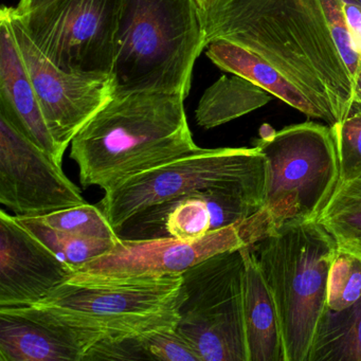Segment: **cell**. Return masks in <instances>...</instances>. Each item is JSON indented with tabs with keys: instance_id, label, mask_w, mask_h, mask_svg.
<instances>
[{
	"instance_id": "obj_1",
	"label": "cell",
	"mask_w": 361,
	"mask_h": 361,
	"mask_svg": "<svg viewBox=\"0 0 361 361\" xmlns=\"http://www.w3.org/2000/svg\"><path fill=\"white\" fill-rule=\"evenodd\" d=\"M202 16L207 46L225 39L252 52L305 92L331 128L350 115L354 82L320 0H219Z\"/></svg>"
},
{
	"instance_id": "obj_2",
	"label": "cell",
	"mask_w": 361,
	"mask_h": 361,
	"mask_svg": "<svg viewBox=\"0 0 361 361\" xmlns=\"http://www.w3.org/2000/svg\"><path fill=\"white\" fill-rule=\"evenodd\" d=\"M185 97L164 92L113 94L71 141L84 188L111 191L128 179L200 147Z\"/></svg>"
},
{
	"instance_id": "obj_3",
	"label": "cell",
	"mask_w": 361,
	"mask_h": 361,
	"mask_svg": "<svg viewBox=\"0 0 361 361\" xmlns=\"http://www.w3.org/2000/svg\"><path fill=\"white\" fill-rule=\"evenodd\" d=\"M183 276L107 284L63 283L30 305L0 307L62 331L84 352L101 341L137 339L178 322Z\"/></svg>"
},
{
	"instance_id": "obj_4",
	"label": "cell",
	"mask_w": 361,
	"mask_h": 361,
	"mask_svg": "<svg viewBox=\"0 0 361 361\" xmlns=\"http://www.w3.org/2000/svg\"><path fill=\"white\" fill-rule=\"evenodd\" d=\"M206 47L198 0H122L114 94L164 92L187 98L194 65Z\"/></svg>"
},
{
	"instance_id": "obj_5",
	"label": "cell",
	"mask_w": 361,
	"mask_h": 361,
	"mask_svg": "<svg viewBox=\"0 0 361 361\" xmlns=\"http://www.w3.org/2000/svg\"><path fill=\"white\" fill-rule=\"evenodd\" d=\"M253 147L266 159L265 200L240 225L245 246L286 224L318 219L341 180L331 126L308 121L274 130L264 124Z\"/></svg>"
},
{
	"instance_id": "obj_6",
	"label": "cell",
	"mask_w": 361,
	"mask_h": 361,
	"mask_svg": "<svg viewBox=\"0 0 361 361\" xmlns=\"http://www.w3.org/2000/svg\"><path fill=\"white\" fill-rule=\"evenodd\" d=\"M249 247L276 303L284 361H308L327 307L337 242L314 219L286 224Z\"/></svg>"
},
{
	"instance_id": "obj_7",
	"label": "cell",
	"mask_w": 361,
	"mask_h": 361,
	"mask_svg": "<svg viewBox=\"0 0 361 361\" xmlns=\"http://www.w3.org/2000/svg\"><path fill=\"white\" fill-rule=\"evenodd\" d=\"M207 189L242 194L263 207L266 159L257 147L202 149L152 169L105 192L98 206L117 231L137 213Z\"/></svg>"
},
{
	"instance_id": "obj_8",
	"label": "cell",
	"mask_w": 361,
	"mask_h": 361,
	"mask_svg": "<svg viewBox=\"0 0 361 361\" xmlns=\"http://www.w3.org/2000/svg\"><path fill=\"white\" fill-rule=\"evenodd\" d=\"M242 248L217 253L181 276L177 331L202 361H249Z\"/></svg>"
},
{
	"instance_id": "obj_9",
	"label": "cell",
	"mask_w": 361,
	"mask_h": 361,
	"mask_svg": "<svg viewBox=\"0 0 361 361\" xmlns=\"http://www.w3.org/2000/svg\"><path fill=\"white\" fill-rule=\"evenodd\" d=\"M122 0H50L20 14L30 39L63 71L111 75Z\"/></svg>"
},
{
	"instance_id": "obj_10",
	"label": "cell",
	"mask_w": 361,
	"mask_h": 361,
	"mask_svg": "<svg viewBox=\"0 0 361 361\" xmlns=\"http://www.w3.org/2000/svg\"><path fill=\"white\" fill-rule=\"evenodd\" d=\"M0 13L9 20L50 132L65 153L75 135L113 97L111 77L59 68L30 39L14 8L3 7Z\"/></svg>"
},
{
	"instance_id": "obj_11",
	"label": "cell",
	"mask_w": 361,
	"mask_h": 361,
	"mask_svg": "<svg viewBox=\"0 0 361 361\" xmlns=\"http://www.w3.org/2000/svg\"><path fill=\"white\" fill-rule=\"evenodd\" d=\"M244 246L240 225L192 240L119 238L109 252L75 270L68 282L107 284L177 276L212 255Z\"/></svg>"
},
{
	"instance_id": "obj_12",
	"label": "cell",
	"mask_w": 361,
	"mask_h": 361,
	"mask_svg": "<svg viewBox=\"0 0 361 361\" xmlns=\"http://www.w3.org/2000/svg\"><path fill=\"white\" fill-rule=\"evenodd\" d=\"M0 202L16 216L37 217L86 204L62 164L0 115Z\"/></svg>"
},
{
	"instance_id": "obj_13",
	"label": "cell",
	"mask_w": 361,
	"mask_h": 361,
	"mask_svg": "<svg viewBox=\"0 0 361 361\" xmlns=\"http://www.w3.org/2000/svg\"><path fill=\"white\" fill-rule=\"evenodd\" d=\"M259 209L257 202L235 192L202 190L137 213L117 230V234L123 240H197L216 230L240 225Z\"/></svg>"
},
{
	"instance_id": "obj_14",
	"label": "cell",
	"mask_w": 361,
	"mask_h": 361,
	"mask_svg": "<svg viewBox=\"0 0 361 361\" xmlns=\"http://www.w3.org/2000/svg\"><path fill=\"white\" fill-rule=\"evenodd\" d=\"M73 272L16 215L0 211V307L37 303L67 282Z\"/></svg>"
},
{
	"instance_id": "obj_15",
	"label": "cell",
	"mask_w": 361,
	"mask_h": 361,
	"mask_svg": "<svg viewBox=\"0 0 361 361\" xmlns=\"http://www.w3.org/2000/svg\"><path fill=\"white\" fill-rule=\"evenodd\" d=\"M0 115L62 164L64 153L50 132L13 31L3 13H0Z\"/></svg>"
},
{
	"instance_id": "obj_16",
	"label": "cell",
	"mask_w": 361,
	"mask_h": 361,
	"mask_svg": "<svg viewBox=\"0 0 361 361\" xmlns=\"http://www.w3.org/2000/svg\"><path fill=\"white\" fill-rule=\"evenodd\" d=\"M244 255V319L249 361H284L276 303L250 247Z\"/></svg>"
},
{
	"instance_id": "obj_17",
	"label": "cell",
	"mask_w": 361,
	"mask_h": 361,
	"mask_svg": "<svg viewBox=\"0 0 361 361\" xmlns=\"http://www.w3.org/2000/svg\"><path fill=\"white\" fill-rule=\"evenodd\" d=\"M206 54L223 71L249 80L307 117L322 120L331 128V118L305 92L249 50L217 39L207 46Z\"/></svg>"
},
{
	"instance_id": "obj_18",
	"label": "cell",
	"mask_w": 361,
	"mask_h": 361,
	"mask_svg": "<svg viewBox=\"0 0 361 361\" xmlns=\"http://www.w3.org/2000/svg\"><path fill=\"white\" fill-rule=\"evenodd\" d=\"M85 352L62 331L0 312V361H83Z\"/></svg>"
},
{
	"instance_id": "obj_19",
	"label": "cell",
	"mask_w": 361,
	"mask_h": 361,
	"mask_svg": "<svg viewBox=\"0 0 361 361\" xmlns=\"http://www.w3.org/2000/svg\"><path fill=\"white\" fill-rule=\"evenodd\" d=\"M271 99L266 90L240 75H223L200 98L196 122L211 130L265 106Z\"/></svg>"
},
{
	"instance_id": "obj_20",
	"label": "cell",
	"mask_w": 361,
	"mask_h": 361,
	"mask_svg": "<svg viewBox=\"0 0 361 361\" xmlns=\"http://www.w3.org/2000/svg\"><path fill=\"white\" fill-rule=\"evenodd\" d=\"M308 361H361V298L350 307H326Z\"/></svg>"
},
{
	"instance_id": "obj_21",
	"label": "cell",
	"mask_w": 361,
	"mask_h": 361,
	"mask_svg": "<svg viewBox=\"0 0 361 361\" xmlns=\"http://www.w3.org/2000/svg\"><path fill=\"white\" fill-rule=\"evenodd\" d=\"M317 221L333 235L340 250L361 259V173L340 181Z\"/></svg>"
},
{
	"instance_id": "obj_22",
	"label": "cell",
	"mask_w": 361,
	"mask_h": 361,
	"mask_svg": "<svg viewBox=\"0 0 361 361\" xmlns=\"http://www.w3.org/2000/svg\"><path fill=\"white\" fill-rule=\"evenodd\" d=\"M16 219L73 271L92 259L109 252L116 243L81 238L48 227L35 217L16 216Z\"/></svg>"
},
{
	"instance_id": "obj_23",
	"label": "cell",
	"mask_w": 361,
	"mask_h": 361,
	"mask_svg": "<svg viewBox=\"0 0 361 361\" xmlns=\"http://www.w3.org/2000/svg\"><path fill=\"white\" fill-rule=\"evenodd\" d=\"M48 227L73 235L117 243L119 235L98 204L86 202L73 208L35 217Z\"/></svg>"
},
{
	"instance_id": "obj_24",
	"label": "cell",
	"mask_w": 361,
	"mask_h": 361,
	"mask_svg": "<svg viewBox=\"0 0 361 361\" xmlns=\"http://www.w3.org/2000/svg\"><path fill=\"white\" fill-rule=\"evenodd\" d=\"M360 298L361 259L339 249L329 271L327 308L340 312Z\"/></svg>"
},
{
	"instance_id": "obj_25",
	"label": "cell",
	"mask_w": 361,
	"mask_h": 361,
	"mask_svg": "<svg viewBox=\"0 0 361 361\" xmlns=\"http://www.w3.org/2000/svg\"><path fill=\"white\" fill-rule=\"evenodd\" d=\"M337 147L341 180L361 173V109L356 102L350 115L331 128Z\"/></svg>"
},
{
	"instance_id": "obj_26",
	"label": "cell",
	"mask_w": 361,
	"mask_h": 361,
	"mask_svg": "<svg viewBox=\"0 0 361 361\" xmlns=\"http://www.w3.org/2000/svg\"><path fill=\"white\" fill-rule=\"evenodd\" d=\"M147 359L164 361H202L192 344L173 329H158L138 338Z\"/></svg>"
},
{
	"instance_id": "obj_27",
	"label": "cell",
	"mask_w": 361,
	"mask_h": 361,
	"mask_svg": "<svg viewBox=\"0 0 361 361\" xmlns=\"http://www.w3.org/2000/svg\"><path fill=\"white\" fill-rule=\"evenodd\" d=\"M323 14L338 51L348 67L353 82H356L361 58L355 48L344 11L343 0H320Z\"/></svg>"
},
{
	"instance_id": "obj_28",
	"label": "cell",
	"mask_w": 361,
	"mask_h": 361,
	"mask_svg": "<svg viewBox=\"0 0 361 361\" xmlns=\"http://www.w3.org/2000/svg\"><path fill=\"white\" fill-rule=\"evenodd\" d=\"M147 359L137 339L120 341H101L86 353L83 361L88 360H136Z\"/></svg>"
},
{
	"instance_id": "obj_29",
	"label": "cell",
	"mask_w": 361,
	"mask_h": 361,
	"mask_svg": "<svg viewBox=\"0 0 361 361\" xmlns=\"http://www.w3.org/2000/svg\"><path fill=\"white\" fill-rule=\"evenodd\" d=\"M343 6L353 43L361 58V6L354 0H343Z\"/></svg>"
},
{
	"instance_id": "obj_30",
	"label": "cell",
	"mask_w": 361,
	"mask_h": 361,
	"mask_svg": "<svg viewBox=\"0 0 361 361\" xmlns=\"http://www.w3.org/2000/svg\"><path fill=\"white\" fill-rule=\"evenodd\" d=\"M49 1L50 0H20L16 10L18 13L24 14L26 12L37 9V8L42 7V6L49 3Z\"/></svg>"
},
{
	"instance_id": "obj_31",
	"label": "cell",
	"mask_w": 361,
	"mask_h": 361,
	"mask_svg": "<svg viewBox=\"0 0 361 361\" xmlns=\"http://www.w3.org/2000/svg\"><path fill=\"white\" fill-rule=\"evenodd\" d=\"M354 102L361 104V61L359 65L358 73H357L356 82H355Z\"/></svg>"
},
{
	"instance_id": "obj_32",
	"label": "cell",
	"mask_w": 361,
	"mask_h": 361,
	"mask_svg": "<svg viewBox=\"0 0 361 361\" xmlns=\"http://www.w3.org/2000/svg\"><path fill=\"white\" fill-rule=\"evenodd\" d=\"M217 1H219V0H198L200 8H202V13L209 11Z\"/></svg>"
},
{
	"instance_id": "obj_33",
	"label": "cell",
	"mask_w": 361,
	"mask_h": 361,
	"mask_svg": "<svg viewBox=\"0 0 361 361\" xmlns=\"http://www.w3.org/2000/svg\"><path fill=\"white\" fill-rule=\"evenodd\" d=\"M354 1H356V3L358 4V5L361 6V0H354Z\"/></svg>"
},
{
	"instance_id": "obj_34",
	"label": "cell",
	"mask_w": 361,
	"mask_h": 361,
	"mask_svg": "<svg viewBox=\"0 0 361 361\" xmlns=\"http://www.w3.org/2000/svg\"><path fill=\"white\" fill-rule=\"evenodd\" d=\"M356 103H357V102H356ZM357 104H358V105H359V107H360V109H361V104H360V103H357Z\"/></svg>"
}]
</instances>
